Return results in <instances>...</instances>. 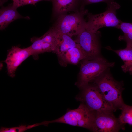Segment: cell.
I'll use <instances>...</instances> for the list:
<instances>
[{"label":"cell","mask_w":132,"mask_h":132,"mask_svg":"<svg viewBox=\"0 0 132 132\" xmlns=\"http://www.w3.org/2000/svg\"><path fill=\"white\" fill-rule=\"evenodd\" d=\"M13 4L17 8L20 6L29 5H34L39 1L45 0L51 1V0H12Z\"/></svg>","instance_id":"obj_17"},{"label":"cell","mask_w":132,"mask_h":132,"mask_svg":"<svg viewBox=\"0 0 132 132\" xmlns=\"http://www.w3.org/2000/svg\"><path fill=\"white\" fill-rule=\"evenodd\" d=\"M80 98L91 110L97 112H112L116 108L107 101L96 86L88 85L84 87Z\"/></svg>","instance_id":"obj_6"},{"label":"cell","mask_w":132,"mask_h":132,"mask_svg":"<svg viewBox=\"0 0 132 132\" xmlns=\"http://www.w3.org/2000/svg\"><path fill=\"white\" fill-rule=\"evenodd\" d=\"M62 65L68 64L76 65L80 61L88 57L80 46L72 47L57 55Z\"/></svg>","instance_id":"obj_11"},{"label":"cell","mask_w":132,"mask_h":132,"mask_svg":"<svg viewBox=\"0 0 132 132\" xmlns=\"http://www.w3.org/2000/svg\"><path fill=\"white\" fill-rule=\"evenodd\" d=\"M107 4V9L103 12L96 14L88 13L86 29L96 33L99 29L104 27H113L118 29L122 21L117 18L116 11L121 6L114 1Z\"/></svg>","instance_id":"obj_4"},{"label":"cell","mask_w":132,"mask_h":132,"mask_svg":"<svg viewBox=\"0 0 132 132\" xmlns=\"http://www.w3.org/2000/svg\"><path fill=\"white\" fill-rule=\"evenodd\" d=\"M57 46L54 53L58 55L64 52L70 48L80 46L74 40L72 37L65 34L59 33Z\"/></svg>","instance_id":"obj_14"},{"label":"cell","mask_w":132,"mask_h":132,"mask_svg":"<svg viewBox=\"0 0 132 132\" xmlns=\"http://www.w3.org/2000/svg\"><path fill=\"white\" fill-rule=\"evenodd\" d=\"M17 8L12 5L1 8L0 11V29L4 30L12 22L20 18H24L17 11Z\"/></svg>","instance_id":"obj_12"},{"label":"cell","mask_w":132,"mask_h":132,"mask_svg":"<svg viewBox=\"0 0 132 132\" xmlns=\"http://www.w3.org/2000/svg\"><path fill=\"white\" fill-rule=\"evenodd\" d=\"M29 129L26 125H21L19 126L12 128L1 127L0 129V132H23Z\"/></svg>","instance_id":"obj_18"},{"label":"cell","mask_w":132,"mask_h":132,"mask_svg":"<svg viewBox=\"0 0 132 132\" xmlns=\"http://www.w3.org/2000/svg\"><path fill=\"white\" fill-rule=\"evenodd\" d=\"M31 55V53L29 47L22 48L14 46L9 49L5 61L8 75L12 78L14 77L18 67Z\"/></svg>","instance_id":"obj_9"},{"label":"cell","mask_w":132,"mask_h":132,"mask_svg":"<svg viewBox=\"0 0 132 132\" xmlns=\"http://www.w3.org/2000/svg\"><path fill=\"white\" fill-rule=\"evenodd\" d=\"M95 112L81 103L77 108L69 110L57 119L44 121L38 124L47 126L51 123H61L91 129L95 116Z\"/></svg>","instance_id":"obj_3"},{"label":"cell","mask_w":132,"mask_h":132,"mask_svg":"<svg viewBox=\"0 0 132 132\" xmlns=\"http://www.w3.org/2000/svg\"><path fill=\"white\" fill-rule=\"evenodd\" d=\"M119 29L123 32L124 34L119 36L120 41H124L126 43H132V23L124 22L121 21Z\"/></svg>","instance_id":"obj_15"},{"label":"cell","mask_w":132,"mask_h":132,"mask_svg":"<svg viewBox=\"0 0 132 132\" xmlns=\"http://www.w3.org/2000/svg\"><path fill=\"white\" fill-rule=\"evenodd\" d=\"M106 48L112 51L118 55L124 63V64L121 66L122 71L124 73L128 72L132 75V43H126V47L123 49L114 50L110 46H107Z\"/></svg>","instance_id":"obj_13"},{"label":"cell","mask_w":132,"mask_h":132,"mask_svg":"<svg viewBox=\"0 0 132 132\" xmlns=\"http://www.w3.org/2000/svg\"><path fill=\"white\" fill-rule=\"evenodd\" d=\"M54 15L57 17L67 12L80 11L84 9L82 0H51Z\"/></svg>","instance_id":"obj_10"},{"label":"cell","mask_w":132,"mask_h":132,"mask_svg":"<svg viewBox=\"0 0 132 132\" xmlns=\"http://www.w3.org/2000/svg\"><path fill=\"white\" fill-rule=\"evenodd\" d=\"M120 109L122 112L119 119L121 123L132 125V106L124 104Z\"/></svg>","instance_id":"obj_16"},{"label":"cell","mask_w":132,"mask_h":132,"mask_svg":"<svg viewBox=\"0 0 132 132\" xmlns=\"http://www.w3.org/2000/svg\"><path fill=\"white\" fill-rule=\"evenodd\" d=\"M122 125L112 112H97L91 129L97 132H117Z\"/></svg>","instance_id":"obj_8"},{"label":"cell","mask_w":132,"mask_h":132,"mask_svg":"<svg viewBox=\"0 0 132 132\" xmlns=\"http://www.w3.org/2000/svg\"><path fill=\"white\" fill-rule=\"evenodd\" d=\"M101 33H93L85 28L77 36L75 41L79 44L88 58L100 55Z\"/></svg>","instance_id":"obj_7"},{"label":"cell","mask_w":132,"mask_h":132,"mask_svg":"<svg viewBox=\"0 0 132 132\" xmlns=\"http://www.w3.org/2000/svg\"><path fill=\"white\" fill-rule=\"evenodd\" d=\"M115 63L108 61L100 55L82 60L80 66L78 86L84 88L105 71L113 67Z\"/></svg>","instance_id":"obj_2"},{"label":"cell","mask_w":132,"mask_h":132,"mask_svg":"<svg viewBox=\"0 0 132 132\" xmlns=\"http://www.w3.org/2000/svg\"><path fill=\"white\" fill-rule=\"evenodd\" d=\"M83 10L70 14L59 16L52 27L58 33L72 37L77 35L85 28L86 22L84 16L88 13Z\"/></svg>","instance_id":"obj_5"},{"label":"cell","mask_w":132,"mask_h":132,"mask_svg":"<svg viewBox=\"0 0 132 132\" xmlns=\"http://www.w3.org/2000/svg\"><path fill=\"white\" fill-rule=\"evenodd\" d=\"M109 70L95 80V86L107 101L115 108L121 109L125 104L122 96L123 85L113 78Z\"/></svg>","instance_id":"obj_1"},{"label":"cell","mask_w":132,"mask_h":132,"mask_svg":"<svg viewBox=\"0 0 132 132\" xmlns=\"http://www.w3.org/2000/svg\"><path fill=\"white\" fill-rule=\"evenodd\" d=\"M84 6L91 4L100 2H105L107 3L113 1L114 0H82Z\"/></svg>","instance_id":"obj_19"}]
</instances>
